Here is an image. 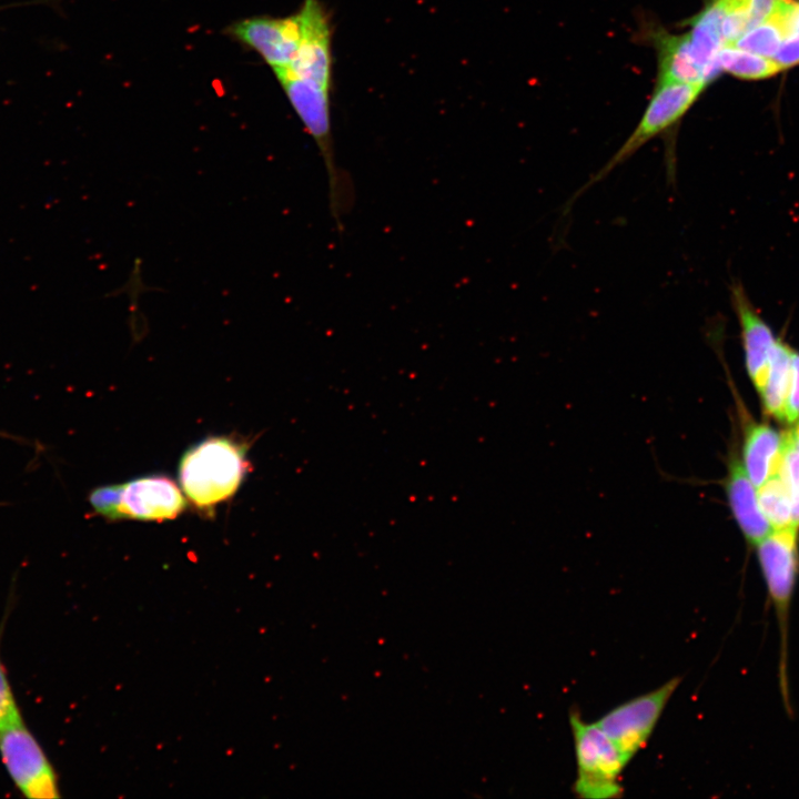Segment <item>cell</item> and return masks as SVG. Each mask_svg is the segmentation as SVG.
<instances>
[{"label":"cell","instance_id":"cell-1","mask_svg":"<svg viewBox=\"0 0 799 799\" xmlns=\"http://www.w3.org/2000/svg\"><path fill=\"white\" fill-rule=\"evenodd\" d=\"M247 444L230 436H211L191 446L179 463L183 494L200 510L212 513L231 498L244 479Z\"/></svg>","mask_w":799,"mask_h":799},{"label":"cell","instance_id":"cell-2","mask_svg":"<svg viewBox=\"0 0 799 799\" xmlns=\"http://www.w3.org/2000/svg\"><path fill=\"white\" fill-rule=\"evenodd\" d=\"M89 502L97 514L111 520L172 519L188 506L182 489L162 475L98 487L90 493Z\"/></svg>","mask_w":799,"mask_h":799},{"label":"cell","instance_id":"cell-3","mask_svg":"<svg viewBox=\"0 0 799 799\" xmlns=\"http://www.w3.org/2000/svg\"><path fill=\"white\" fill-rule=\"evenodd\" d=\"M706 85L691 82H657L650 101L634 131L609 160L580 186L566 204V210L588 189L605 180L647 142L668 132L679 123Z\"/></svg>","mask_w":799,"mask_h":799},{"label":"cell","instance_id":"cell-4","mask_svg":"<svg viewBox=\"0 0 799 799\" xmlns=\"http://www.w3.org/2000/svg\"><path fill=\"white\" fill-rule=\"evenodd\" d=\"M577 775L574 791L579 798L611 799L623 793L620 777L628 763L613 740L579 711L569 714Z\"/></svg>","mask_w":799,"mask_h":799},{"label":"cell","instance_id":"cell-5","mask_svg":"<svg viewBox=\"0 0 799 799\" xmlns=\"http://www.w3.org/2000/svg\"><path fill=\"white\" fill-rule=\"evenodd\" d=\"M680 681V676L672 677L658 688L610 709L596 721L627 762L646 746Z\"/></svg>","mask_w":799,"mask_h":799},{"label":"cell","instance_id":"cell-6","mask_svg":"<svg viewBox=\"0 0 799 799\" xmlns=\"http://www.w3.org/2000/svg\"><path fill=\"white\" fill-rule=\"evenodd\" d=\"M0 755L12 781L24 797L59 798L55 772L23 721L0 730Z\"/></svg>","mask_w":799,"mask_h":799},{"label":"cell","instance_id":"cell-7","mask_svg":"<svg viewBox=\"0 0 799 799\" xmlns=\"http://www.w3.org/2000/svg\"><path fill=\"white\" fill-rule=\"evenodd\" d=\"M797 528L770 532L757 544L763 578L776 610L786 648L789 607L799 568Z\"/></svg>","mask_w":799,"mask_h":799},{"label":"cell","instance_id":"cell-8","mask_svg":"<svg viewBox=\"0 0 799 799\" xmlns=\"http://www.w3.org/2000/svg\"><path fill=\"white\" fill-rule=\"evenodd\" d=\"M302 37L292 63L274 72L314 81L330 89L332 75L331 27L320 0H304L297 11Z\"/></svg>","mask_w":799,"mask_h":799},{"label":"cell","instance_id":"cell-9","mask_svg":"<svg viewBox=\"0 0 799 799\" xmlns=\"http://www.w3.org/2000/svg\"><path fill=\"white\" fill-rule=\"evenodd\" d=\"M229 30L232 37L257 52L274 72L292 63L302 37L297 12L285 18H247Z\"/></svg>","mask_w":799,"mask_h":799},{"label":"cell","instance_id":"cell-10","mask_svg":"<svg viewBox=\"0 0 799 799\" xmlns=\"http://www.w3.org/2000/svg\"><path fill=\"white\" fill-rule=\"evenodd\" d=\"M731 513L748 543L757 545L771 530L758 500L756 488L740 461L730 456L724 483Z\"/></svg>","mask_w":799,"mask_h":799},{"label":"cell","instance_id":"cell-11","mask_svg":"<svg viewBox=\"0 0 799 799\" xmlns=\"http://www.w3.org/2000/svg\"><path fill=\"white\" fill-rule=\"evenodd\" d=\"M722 17L721 7L717 0H714L692 19V28L688 33L691 53L704 71L706 83L714 80L721 71L717 55L724 47L721 37Z\"/></svg>","mask_w":799,"mask_h":799},{"label":"cell","instance_id":"cell-12","mask_svg":"<svg viewBox=\"0 0 799 799\" xmlns=\"http://www.w3.org/2000/svg\"><path fill=\"white\" fill-rule=\"evenodd\" d=\"M658 52L657 82H691L707 84L704 71L696 62L689 36L656 33L654 36Z\"/></svg>","mask_w":799,"mask_h":799},{"label":"cell","instance_id":"cell-13","mask_svg":"<svg viewBox=\"0 0 799 799\" xmlns=\"http://www.w3.org/2000/svg\"><path fill=\"white\" fill-rule=\"evenodd\" d=\"M783 447V437L767 425L747 429L744 459L745 471L755 487H760L777 473Z\"/></svg>","mask_w":799,"mask_h":799},{"label":"cell","instance_id":"cell-14","mask_svg":"<svg viewBox=\"0 0 799 799\" xmlns=\"http://www.w3.org/2000/svg\"><path fill=\"white\" fill-rule=\"evenodd\" d=\"M793 350L780 337H776L771 347L765 384L759 391L766 411L783 421L785 406L791 377V357Z\"/></svg>","mask_w":799,"mask_h":799},{"label":"cell","instance_id":"cell-15","mask_svg":"<svg viewBox=\"0 0 799 799\" xmlns=\"http://www.w3.org/2000/svg\"><path fill=\"white\" fill-rule=\"evenodd\" d=\"M757 495L760 508L772 530L797 528L793 524L792 499L778 472L758 487Z\"/></svg>","mask_w":799,"mask_h":799},{"label":"cell","instance_id":"cell-16","mask_svg":"<svg viewBox=\"0 0 799 799\" xmlns=\"http://www.w3.org/2000/svg\"><path fill=\"white\" fill-rule=\"evenodd\" d=\"M718 62L725 70L740 79L758 80L778 73L781 67L771 58L759 55L732 45L722 47Z\"/></svg>","mask_w":799,"mask_h":799},{"label":"cell","instance_id":"cell-17","mask_svg":"<svg viewBox=\"0 0 799 799\" xmlns=\"http://www.w3.org/2000/svg\"><path fill=\"white\" fill-rule=\"evenodd\" d=\"M785 36L780 27L771 19L742 34L732 47L771 58L778 51Z\"/></svg>","mask_w":799,"mask_h":799},{"label":"cell","instance_id":"cell-18","mask_svg":"<svg viewBox=\"0 0 799 799\" xmlns=\"http://www.w3.org/2000/svg\"><path fill=\"white\" fill-rule=\"evenodd\" d=\"M777 472L786 484L792 505H795L799 499V448L789 434L783 436V447Z\"/></svg>","mask_w":799,"mask_h":799},{"label":"cell","instance_id":"cell-19","mask_svg":"<svg viewBox=\"0 0 799 799\" xmlns=\"http://www.w3.org/2000/svg\"><path fill=\"white\" fill-rule=\"evenodd\" d=\"M21 721L22 718L0 658V730Z\"/></svg>","mask_w":799,"mask_h":799},{"label":"cell","instance_id":"cell-20","mask_svg":"<svg viewBox=\"0 0 799 799\" xmlns=\"http://www.w3.org/2000/svg\"><path fill=\"white\" fill-rule=\"evenodd\" d=\"M788 423L799 421V353L793 350L791 357V377L785 406V418Z\"/></svg>","mask_w":799,"mask_h":799},{"label":"cell","instance_id":"cell-21","mask_svg":"<svg viewBox=\"0 0 799 799\" xmlns=\"http://www.w3.org/2000/svg\"><path fill=\"white\" fill-rule=\"evenodd\" d=\"M773 60L782 70L799 63V31L791 33L781 42Z\"/></svg>","mask_w":799,"mask_h":799},{"label":"cell","instance_id":"cell-22","mask_svg":"<svg viewBox=\"0 0 799 799\" xmlns=\"http://www.w3.org/2000/svg\"><path fill=\"white\" fill-rule=\"evenodd\" d=\"M792 515L793 524L797 528H799V499L793 505Z\"/></svg>","mask_w":799,"mask_h":799}]
</instances>
